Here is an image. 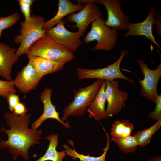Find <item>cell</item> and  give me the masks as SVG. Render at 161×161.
<instances>
[{
    "label": "cell",
    "instance_id": "obj_25",
    "mask_svg": "<svg viewBox=\"0 0 161 161\" xmlns=\"http://www.w3.org/2000/svg\"><path fill=\"white\" fill-rule=\"evenodd\" d=\"M20 18L19 15L16 13L6 17H0V30L2 32L4 29L11 27Z\"/></svg>",
    "mask_w": 161,
    "mask_h": 161
},
{
    "label": "cell",
    "instance_id": "obj_30",
    "mask_svg": "<svg viewBox=\"0 0 161 161\" xmlns=\"http://www.w3.org/2000/svg\"><path fill=\"white\" fill-rule=\"evenodd\" d=\"M148 161H161V157L160 156H155L150 158Z\"/></svg>",
    "mask_w": 161,
    "mask_h": 161
},
{
    "label": "cell",
    "instance_id": "obj_15",
    "mask_svg": "<svg viewBox=\"0 0 161 161\" xmlns=\"http://www.w3.org/2000/svg\"><path fill=\"white\" fill-rule=\"evenodd\" d=\"M16 50L4 43H0V76L7 80H12V67L17 62Z\"/></svg>",
    "mask_w": 161,
    "mask_h": 161
},
{
    "label": "cell",
    "instance_id": "obj_18",
    "mask_svg": "<svg viewBox=\"0 0 161 161\" xmlns=\"http://www.w3.org/2000/svg\"><path fill=\"white\" fill-rule=\"evenodd\" d=\"M28 58L38 75L41 78L47 74L61 70L67 63L50 60L37 56H32Z\"/></svg>",
    "mask_w": 161,
    "mask_h": 161
},
{
    "label": "cell",
    "instance_id": "obj_21",
    "mask_svg": "<svg viewBox=\"0 0 161 161\" xmlns=\"http://www.w3.org/2000/svg\"><path fill=\"white\" fill-rule=\"evenodd\" d=\"M134 125L128 119L117 120L112 124L110 141L114 139L124 137L130 135L134 129Z\"/></svg>",
    "mask_w": 161,
    "mask_h": 161
},
{
    "label": "cell",
    "instance_id": "obj_22",
    "mask_svg": "<svg viewBox=\"0 0 161 161\" xmlns=\"http://www.w3.org/2000/svg\"><path fill=\"white\" fill-rule=\"evenodd\" d=\"M161 126V119L157 120L153 126L149 128L139 131L134 134L136 139L138 146L143 147L150 141L153 134L159 129Z\"/></svg>",
    "mask_w": 161,
    "mask_h": 161
},
{
    "label": "cell",
    "instance_id": "obj_20",
    "mask_svg": "<svg viewBox=\"0 0 161 161\" xmlns=\"http://www.w3.org/2000/svg\"><path fill=\"white\" fill-rule=\"evenodd\" d=\"M107 142L106 147L104 148L103 150V153L100 156L97 157H95L93 156H91L89 154L87 155H85L83 153L80 154L76 152L75 148L73 146V143L71 140H69V143L73 147V149L71 148L67 144H64L63 145V147L65 149L66 155L72 157L74 160L78 159L79 161H106V156L107 152L110 146L109 135L106 132Z\"/></svg>",
    "mask_w": 161,
    "mask_h": 161
},
{
    "label": "cell",
    "instance_id": "obj_5",
    "mask_svg": "<svg viewBox=\"0 0 161 161\" xmlns=\"http://www.w3.org/2000/svg\"><path fill=\"white\" fill-rule=\"evenodd\" d=\"M105 22L101 17L92 22L90 30L83 39L86 43L97 41V44L92 49L94 50H112L117 43V31L106 25Z\"/></svg>",
    "mask_w": 161,
    "mask_h": 161
},
{
    "label": "cell",
    "instance_id": "obj_28",
    "mask_svg": "<svg viewBox=\"0 0 161 161\" xmlns=\"http://www.w3.org/2000/svg\"><path fill=\"white\" fill-rule=\"evenodd\" d=\"M10 111L13 112L15 107L20 102L19 96L16 93L10 94L6 98Z\"/></svg>",
    "mask_w": 161,
    "mask_h": 161
},
{
    "label": "cell",
    "instance_id": "obj_3",
    "mask_svg": "<svg viewBox=\"0 0 161 161\" xmlns=\"http://www.w3.org/2000/svg\"><path fill=\"white\" fill-rule=\"evenodd\" d=\"M103 80H97L89 85L74 90L73 100L64 109L61 119L64 122L70 115L81 116L93 101Z\"/></svg>",
    "mask_w": 161,
    "mask_h": 161
},
{
    "label": "cell",
    "instance_id": "obj_32",
    "mask_svg": "<svg viewBox=\"0 0 161 161\" xmlns=\"http://www.w3.org/2000/svg\"><path fill=\"white\" fill-rule=\"evenodd\" d=\"M2 32L0 30V37L1 36L2 34Z\"/></svg>",
    "mask_w": 161,
    "mask_h": 161
},
{
    "label": "cell",
    "instance_id": "obj_2",
    "mask_svg": "<svg viewBox=\"0 0 161 161\" xmlns=\"http://www.w3.org/2000/svg\"><path fill=\"white\" fill-rule=\"evenodd\" d=\"M26 54L28 58L37 56L67 62L72 61L75 57L73 52L56 43L46 32L31 46Z\"/></svg>",
    "mask_w": 161,
    "mask_h": 161
},
{
    "label": "cell",
    "instance_id": "obj_13",
    "mask_svg": "<svg viewBox=\"0 0 161 161\" xmlns=\"http://www.w3.org/2000/svg\"><path fill=\"white\" fill-rule=\"evenodd\" d=\"M156 10L155 7L151 8L145 19L141 22H129L127 26L128 31L124 34V37L144 36L161 49V48L155 40L152 32L153 26L155 23L154 16Z\"/></svg>",
    "mask_w": 161,
    "mask_h": 161
},
{
    "label": "cell",
    "instance_id": "obj_1",
    "mask_svg": "<svg viewBox=\"0 0 161 161\" xmlns=\"http://www.w3.org/2000/svg\"><path fill=\"white\" fill-rule=\"evenodd\" d=\"M31 114L17 116L5 111L4 116L9 129L2 128L0 130L8 135L6 141L0 140V148H8L14 161L21 156L25 161L29 158L28 150L34 144H39L42 131L35 130L28 128Z\"/></svg>",
    "mask_w": 161,
    "mask_h": 161
},
{
    "label": "cell",
    "instance_id": "obj_26",
    "mask_svg": "<svg viewBox=\"0 0 161 161\" xmlns=\"http://www.w3.org/2000/svg\"><path fill=\"white\" fill-rule=\"evenodd\" d=\"M154 110L151 112L148 115V117L153 120H157L161 119V95H158Z\"/></svg>",
    "mask_w": 161,
    "mask_h": 161
},
{
    "label": "cell",
    "instance_id": "obj_23",
    "mask_svg": "<svg viewBox=\"0 0 161 161\" xmlns=\"http://www.w3.org/2000/svg\"><path fill=\"white\" fill-rule=\"evenodd\" d=\"M112 141L115 142L119 148L125 153H134L137 149L138 143L134 135L114 139Z\"/></svg>",
    "mask_w": 161,
    "mask_h": 161
},
{
    "label": "cell",
    "instance_id": "obj_31",
    "mask_svg": "<svg viewBox=\"0 0 161 161\" xmlns=\"http://www.w3.org/2000/svg\"><path fill=\"white\" fill-rule=\"evenodd\" d=\"M22 2L28 4L30 6L32 5L33 2L34 1L33 0H21Z\"/></svg>",
    "mask_w": 161,
    "mask_h": 161
},
{
    "label": "cell",
    "instance_id": "obj_9",
    "mask_svg": "<svg viewBox=\"0 0 161 161\" xmlns=\"http://www.w3.org/2000/svg\"><path fill=\"white\" fill-rule=\"evenodd\" d=\"M95 4H100L106 7L107 18L105 21L107 26L117 30H127L129 18L122 11L120 0H88Z\"/></svg>",
    "mask_w": 161,
    "mask_h": 161
},
{
    "label": "cell",
    "instance_id": "obj_17",
    "mask_svg": "<svg viewBox=\"0 0 161 161\" xmlns=\"http://www.w3.org/2000/svg\"><path fill=\"white\" fill-rule=\"evenodd\" d=\"M106 86V81L103 80L93 101L87 109L88 117H93L97 121L107 118L105 109Z\"/></svg>",
    "mask_w": 161,
    "mask_h": 161
},
{
    "label": "cell",
    "instance_id": "obj_10",
    "mask_svg": "<svg viewBox=\"0 0 161 161\" xmlns=\"http://www.w3.org/2000/svg\"><path fill=\"white\" fill-rule=\"evenodd\" d=\"M65 23V20H62L55 27L47 30L46 33L56 43L73 53L82 44V41L80 38L83 35L78 31H69L64 27Z\"/></svg>",
    "mask_w": 161,
    "mask_h": 161
},
{
    "label": "cell",
    "instance_id": "obj_33",
    "mask_svg": "<svg viewBox=\"0 0 161 161\" xmlns=\"http://www.w3.org/2000/svg\"></svg>",
    "mask_w": 161,
    "mask_h": 161
},
{
    "label": "cell",
    "instance_id": "obj_7",
    "mask_svg": "<svg viewBox=\"0 0 161 161\" xmlns=\"http://www.w3.org/2000/svg\"><path fill=\"white\" fill-rule=\"evenodd\" d=\"M137 62L144 75L143 80L137 78L141 86L140 95L143 97L155 104L158 95L157 93L158 83L161 76V63L156 69L151 70L148 68L144 60L139 59Z\"/></svg>",
    "mask_w": 161,
    "mask_h": 161
},
{
    "label": "cell",
    "instance_id": "obj_14",
    "mask_svg": "<svg viewBox=\"0 0 161 161\" xmlns=\"http://www.w3.org/2000/svg\"><path fill=\"white\" fill-rule=\"evenodd\" d=\"M52 90L49 88H45L40 94V98L44 106L42 114L33 122L31 126L32 129L36 130L44 121L48 119H55L61 123L67 129L70 128V125L67 121L63 122L59 117V113L57 111L55 107L52 104L51 101Z\"/></svg>",
    "mask_w": 161,
    "mask_h": 161
},
{
    "label": "cell",
    "instance_id": "obj_4",
    "mask_svg": "<svg viewBox=\"0 0 161 161\" xmlns=\"http://www.w3.org/2000/svg\"><path fill=\"white\" fill-rule=\"evenodd\" d=\"M45 21L42 16L33 15L28 22L21 23V34L17 35L14 39L16 43H21L16 52L17 61L21 55L26 54L31 46L46 32L47 30L42 29Z\"/></svg>",
    "mask_w": 161,
    "mask_h": 161
},
{
    "label": "cell",
    "instance_id": "obj_19",
    "mask_svg": "<svg viewBox=\"0 0 161 161\" xmlns=\"http://www.w3.org/2000/svg\"><path fill=\"white\" fill-rule=\"evenodd\" d=\"M46 138L49 141L47 150L42 156L35 161H63L66 154L65 150L60 152L56 150L58 143V135L50 134Z\"/></svg>",
    "mask_w": 161,
    "mask_h": 161
},
{
    "label": "cell",
    "instance_id": "obj_27",
    "mask_svg": "<svg viewBox=\"0 0 161 161\" xmlns=\"http://www.w3.org/2000/svg\"><path fill=\"white\" fill-rule=\"evenodd\" d=\"M18 2L20 7L21 11L23 13L25 18V23L28 22L31 19L32 16L30 15V7L28 4L18 0Z\"/></svg>",
    "mask_w": 161,
    "mask_h": 161
},
{
    "label": "cell",
    "instance_id": "obj_16",
    "mask_svg": "<svg viewBox=\"0 0 161 161\" xmlns=\"http://www.w3.org/2000/svg\"><path fill=\"white\" fill-rule=\"evenodd\" d=\"M84 7L78 3L75 4L68 0H59L57 12L54 17L45 21L42 26L44 30H47L58 23L66 15L80 11Z\"/></svg>",
    "mask_w": 161,
    "mask_h": 161
},
{
    "label": "cell",
    "instance_id": "obj_29",
    "mask_svg": "<svg viewBox=\"0 0 161 161\" xmlns=\"http://www.w3.org/2000/svg\"><path fill=\"white\" fill-rule=\"evenodd\" d=\"M27 111L25 104L20 102L15 106L12 113L16 115L22 116L25 114Z\"/></svg>",
    "mask_w": 161,
    "mask_h": 161
},
{
    "label": "cell",
    "instance_id": "obj_6",
    "mask_svg": "<svg viewBox=\"0 0 161 161\" xmlns=\"http://www.w3.org/2000/svg\"><path fill=\"white\" fill-rule=\"evenodd\" d=\"M128 53L126 49L122 50L118 60L104 68L91 69L76 67L78 78L80 80L97 78L106 81H112L117 78H120L127 80L131 83L134 84V80L126 76L121 72L120 69V65L122 60Z\"/></svg>",
    "mask_w": 161,
    "mask_h": 161
},
{
    "label": "cell",
    "instance_id": "obj_8",
    "mask_svg": "<svg viewBox=\"0 0 161 161\" xmlns=\"http://www.w3.org/2000/svg\"><path fill=\"white\" fill-rule=\"evenodd\" d=\"M76 1L86 5L77 13H73L68 15L66 20L70 23H75V27L78 29V32L83 35L89 25L101 17L102 13L95 3L88 0H76Z\"/></svg>",
    "mask_w": 161,
    "mask_h": 161
},
{
    "label": "cell",
    "instance_id": "obj_12",
    "mask_svg": "<svg viewBox=\"0 0 161 161\" xmlns=\"http://www.w3.org/2000/svg\"><path fill=\"white\" fill-rule=\"evenodd\" d=\"M41 78L38 75L30 60L13 80L15 86L24 94L35 89Z\"/></svg>",
    "mask_w": 161,
    "mask_h": 161
},
{
    "label": "cell",
    "instance_id": "obj_11",
    "mask_svg": "<svg viewBox=\"0 0 161 161\" xmlns=\"http://www.w3.org/2000/svg\"><path fill=\"white\" fill-rule=\"evenodd\" d=\"M119 86L117 80L106 81L105 95L107 104L106 110L107 118L118 114L126 106L128 94L120 90Z\"/></svg>",
    "mask_w": 161,
    "mask_h": 161
},
{
    "label": "cell",
    "instance_id": "obj_24",
    "mask_svg": "<svg viewBox=\"0 0 161 161\" xmlns=\"http://www.w3.org/2000/svg\"><path fill=\"white\" fill-rule=\"evenodd\" d=\"M15 87L13 80L5 81L0 80V96L7 98L10 94L16 93Z\"/></svg>",
    "mask_w": 161,
    "mask_h": 161
}]
</instances>
